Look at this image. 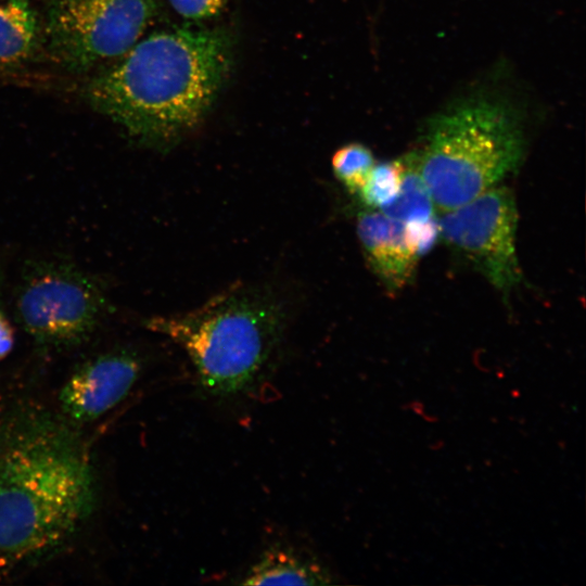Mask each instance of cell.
<instances>
[{
  "mask_svg": "<svg viewBox=\"0 0 586 586\" xmlns=\"http://www.w3.org/2000/svg\"><path fill=\"white\" fill-rule=\"evenodd\" d=\"M331 164L335 177L351 193H359L375 165L371 151L360 143L336 150Z\"/></svg>",
  "mask_w": 586,
  "mask_h": 586,
  "instance_id": "4fadbf2b",
  "label": "cell"
},
{
  "mask_svg": "<svg viewBox=\"0 0 586 586\" xmlns=\"http://www.w3.org/2000/svg\"><path fill=\"white\" fill-rule=\"evenodd\" d=\"M36 15L27 0L0 2V65L29 55L37 38Z\"/></svg>",
  "mask_w": 586,
  "mask_h": 586,
  "instance_id": "8fae6325",
  "label": "cell"
},
{
  "mask_svg": "<svg viewBox=\"0 0 586 586\" xmlns=\"http://www.w3.org/2000/svg\"><path fill=\"white\" fill-rule=\"evenodd\" d=\"M148 326L187 353L204 391L231 397L256 382L277 342L281 317L272 301L238 288Z\"/></svg>",
  "mask_w": 586,
  "mask_h": 586,
  "instance_id": "3957f363",
  "label": "cell"
},
{
  "mask_svg": "<svg viewBox=\"0 0 586 586\" xmlns=\"http://www.w3.org/2000/svg\"><path fill=\"white\" fill-rule=\"evenodd\" d=\"M405 160H396L374 165L365 186L359 191L362 202L372 209H381L398 194Z\"/></svg>",
  "mask_w": 586,
  "mask_h": 586,
  "instance_id": "5bb4252c",
  "label": "cell"
},
{
  "mask_svg": "<svg viewBox=\"0 0 586 586\" xmlns=\"http://www.w3.org/2000/svg\"><path fill=\"white\" fill-rule=\"evenodd\" d=\"M357 234L369 264L391 290L402 289L411 278L417 256L405 235V225L380 211L357 219Z\"/></svg>",
  "mask_w": 586,
  "mask_h": 586,
  "instance_id": "9c48e42d",
  "label": "cell"
},
{
  "mask_svg": "<svg viewBox=\"0 0 586 586\" xmlns=\"http://www.w3.org/2000/svg\"><path fill=\"white\" fill-rule=\"evenodd\" d=\"M14 345V332L5 314L1 300V271H0V360L5 358Z\"/></svg>",
  "mask_w": 586,
  "mask_h": 586,
  "instance_id": "e0dca14e",
  "label": "cell"
},
{
  "mask_svg": "<svg viewBox=\"0 0 586 586\" xmlns=\"http://www.w3.org/2000/svg\"><path fill=\"white\" fill-rule=\"evenodd\" d=\"M523 152V131L511 111L471 100L432 120L417 167L434 206L447 212L497 186Z\"/></svg>",
  "mask_w": 586,
  "mask_h": 586,
  "instance_id": "277c9868",
  "label": "cell"
},
{
  "mask_svg": "<svg viewBox=\"0 0 586 586\" xmlns=\"http://www.w3.org/2000/svg\"><path fill=\"white\" fill-rule=\"evenodd\" d=\"M434 203L420 177L417 154L405 158V170L397 196L379 209L390 218L400 222L424 220L434 216Z\"/></svg>",
  "mask_w": 586,
  "mask_h": 586,
  "instance_id": "7c38bea8",
  "label": "cell"
},
{
  "mask_svg": "<svg viewBox=\"0 0 586 586\" xmlns=\"http://www.w3.org/2000/svg\"><path fill=\"white\" fill-rule=\"evenodd\" d=\"M437 220L440 235L494 286L509 291L521 281L515 251L518 213L510 189L495 186Z\"/></svg>",
  "mask_w": 586,
  "mask_h": 586,
  "instance_id": "52a82bcc",
  "label": "cell"
},
{
  "mask_svg": "<svg viewBox=\"0 0 586 586\" xmlns=\"http://www.w3.org/2000/svg\"><path fill=\"white\" fill-rule=\"evenodd\" d=\"M232 39L188 26L154 33L92 78L91 106L145 143H167L196 126L228 75Z\"/></svg>",
  "mask_w": 586,
  "mask_h": 586,
  "instance_id": "7a4b0ae2",
  "label": "cell"
},
{
  "mask_svg": "<svg viewBox=\"0 0 586 586\" xmlns=\"http://www.w3.org/2000/svg\"><path fill=\"white\" fill-rule=\"evenodd\" d=\"M174 10L187 20H204L218 14L228 0H168Z\"/></svg>",
  "mask_w": 586,
  "mask_h": 586,
  "instance_id": "2e32d148",
  "label": "cell"
},
{
  "mask_svg": "<svg viewBox=\"0 0 586 586\" xmlns=\"http://www.w3.org/2000/svg\"><path fill=\"white\" fill-rule=\"evenodd\" d=\"M15 319L40 347L64 349L88 340L109 315L100 281L64 259L28 262L15 291Z\"/></svg>",
  "mask_w": 586,
  "mask_h": 586,
  "instance_id": "5b68a950",
  "label": "cell"
},
{
  "mask_svg": "<svg viewBox=\"0 0 586 586\" xmlns=\"http://www.w3.org/2000/svg\"><path fill=\"white\" fill-rule=\"evenodd\" d=\"M158 12V0H47L52 54L72 71L123 56Z\"/></svg>",
  "mask_w": 586,
  "mask_h": 586,
  "instance_id": "8992f818",
  "label": "cell"
},
{
  "mask_svg": "<svg viewBox=\"0 0 586 586\" xmlns=\"http://www.w3.org/2000/svg\"><path fill=\"white\" fill-rule=\"evenodd\" d=\"M94 483L82 441L63 419L26 408L0 428V557L42 556L91 512Z\"/></svg>",
  "mask_w": 586,
  "mask_h": 586,
  "instance_id": "6da1fadb",
  "label": "cell"
},
{
  "mask_svg": "<svg viewBox=\"0 0 586 586\" xmlns=\"http://www.w3.org/2000/svg\"><path fill=\"white\" fill-rule=\"evenodd\" d=\"M404 225L406 240L417 258L429 252L440 237L438 220L434 216Z\"/></svg>",
  "mask_w": 586,
  "mask_h": 586,
  "instance_id": "9a60e30c",
  "label": "cell"
},
{
  "mask_svg": "<svg viewBox=\"0 0 586 586\" xmlns=\"http://www.w3.org/2000/svg\"><path fill=\"white\" fill-rule=\"evenodd\" d=\"M140 371V358L127 349L106 352L87 360L60 392L63 416L72 422L94 421L127 396Z\"/></svg>",
  "mask_w": 586,
  "mask_h": 586,
  "instance_id": "ba28073f",
  "label": "cell"
},
{
  "mask_svg": "<svg viewBox=\"0 0 586 586\" xmlns=\"http://www.w3.org/2000/svg\"><path fill=\"white\" fill-rule=\"evenodd\" d=\"M332 583L329 572L290 547L276 546L265 550L247 570L243 585H322Z\"/></svg>",
  "mask_w": 586,
  "mask_h": 586,
  "instance_id": "30bf717a",
  "label": "cell"
}]
</instances>
